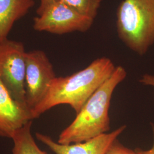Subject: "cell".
<instances>
[{
    "instance_id": "obj_9",
    "label": "cell",
    "mask_w": 154,
    "mask_h": 154,
    "mask_svg": "<svg viewBox=\"0 0 154 154\" xmlns=\"http://www.w3.org/2000/svg\"><path fill=\"white\" fill-rule=\"evenodd\" d=\"M34 5V0H0V42L8 38L14 23Z\"/></svg>"
},
{
    "instance_id": "obj_8",
    "label": "cell",
    "mask_w": 154,
    "mask_h": 154,
    "mask_svg": "<svg viewBox=\"0 0 154 154\" xmlns=\"http://www.w3.org/2000/svg\"><path fill=\"white\" fill-rule=\"evenodd\" d=\"M33 120L30 112L13 99L0 79V137L11 139L18 130Z\"/></svg>"
},
{
    "instance_id": "obj_7",
    "label": "cell",
    "mask_w": 154,
    "mask_h": 154,
    "mask_svg": "<svg viewBox=\"0 0 154 154\" xmlns=\"http://www.w3.org/2000/svg\"><path fill=\"white\" fill-rule=\"evenodd\" d=\"M126 128V125H123L110 133H105L82 142L70 144L58 143L49 136L39 132L35 134V137L55 154H105Z\"/></svg>"
},
{
    "instance_id": "obj_2",
    "label": "cell",
    "mask_w": 154,
    "mask_h": 154,
    "mask_svg": "<svg viewBox=\"0 0 154 154\" xmlns=\"http://www.w3.org/2000/svg\"><path fill=\"white\" fill-rule=\"evenodd\" d=\"M126 76L123 67L116 66L112 75L89 98L72 123L61 132L57 142L62 144L80 143L109 131L112 95Z\"/></svg>"
},
{
    "instance_id": "obj_12",
    "label": "cell",
    "mask_w": 154,
    "mask_h": 154,
    "mask_svg": "<svg viewBox=\"0 0 154 154\" xmlns=\"http://www.w3.org/2000/svg\"><path fill=\"white\" fill-rule=\"evenodd\" d=\"M105 154H137L136 151L128 149L120 143L118 139L112 143Z\"/></svg>"
},
{
    "instance_id": "obj_5",
    "label": "cell",
    "mask_w": 154,
    "mask_h": 154,
    "mask_svg": "<svg viewBox=\"0 0 154 154\" xmlns=\"http://www.w3.org/2000/svg\"><path fill=\"white\" fill-rule=\"evenodd\" d=\"M26 53L21 42L8 38L0 42V79L13 99L30 111L25 101Z\"/></svg>"
},
{
    "instance_id": "obj_4",
    "label": "cell",
    "mask_w": 154,
    "mask_h": 154,
    "mask_svg": "<svg viewBox=\"0 0 154 154\" xmlns=\"http://www.w3.org/2000/svg\"><path fill=\"white\" fill-rule=\"evenodd\" d=\"M33 28L54 34L84 33L91 28L94 19L81 14L60 0H40Z\"/></svg>"
},
{
    "instance_id": "obj_3",
    "label": "cell",
    "mask_w": 154,
    "mask_h": 154,
    "mask_svg": "<svg viewBox=\"0 0 154 154\" xmlns=\"http://www.w3.org/2000/svg\"><path fill=\"white\" fill-rule=\"evenodd\" d=\"M116 30L129 49L144 55L154 44V0H123L116 11Z\"/></svg>"
},
{
    "instance_id": "obj_6",
    "label": "cell",
    "mask_w": 154,
    "mask_h": 154,
    "mask_svg": "<svg viewBox=\"0 0 154 154\" xmlns=\"http://www.w3.org/2000/svg\"><path fill=\"white\" fill-rule=\"evenodd\" d=\"M25 61V101L31 112L44 98L56 75L52 63L42 50L26 52Z\"/></svg>"
},
{
    "instance_id": "obj_11",
    "label": "cell",
    "mask_w": 154,
    "mask_h": 154,
    "mask_svg": "<svg viewBox=\"0 0 154 154\" xmlns=\"http://www.w3.org/2000/svg\"><path fill=\"white\" fill-rule=\"evenodd\" d=\"M85 16L95 19L102 0H60Z\"/></svg>"
},
{
    "instance_id": "obj_1",
    "label": "cell",
    "mask_w": 154,
    "mask_h": 154,
    "mask_svg": "<svg viewBox=\"0 0 154 154\" xmlns=\"http://www.w3.org/2000/svg\"><path fill=\"white\" fill-rule=\"evenodd\" d=\"M116 67L110 58L102 57L70 75L55 77L44 98L32 110L33 120L58 105H69L77 114Z\"/></svg>"
},
{
    "instance_id": "obj_13",
    "label": "cell",
    "mask_w": 154,
    "mask_h": 154,
    "mask_svg": "<svg viewBox=\"0 0 154 154\" xmlns=\"http://www.w3.org/2000/svg\"><path fill=\"white\" fill-rule=\"evenodd\" d=\"M152 130H153V134H154V143L152 147L147 150H144L142 149L137 148L135 149L137 154H154V125H152Z\"/></svg>"
},
{
    "instance_id": "obj_10",
    "label": "cell",
    "mask_w": 154,
    "mask_h": 154,
    "mask_svg": "<svg viewBox=\"0 0 154 154\" xmlns=\"http://www.w3.org/2000/svg\"><path fill=\"white\" fill-rule=\"evenodd\" d=\"M32 121L29 122L18 130L12 138V154H49L42 150L35 142L32 134Z\"/></svg>"
}]
</instances>
